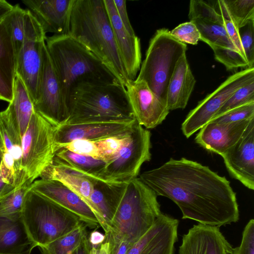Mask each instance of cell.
Instances as JSON below:
<instances>
[{"mask_svg":"<svg viewBox=\"0 0 254 254\" xmlns=\"http://www.w3.org/2000/svg\"><path fill=\"white\" fill-rule=\"evenodd\" d=\"M139 178L158 196L176 203L183 219L219 227L239 220L236 194L230 182L196 161L171 158Z\"/></svg>","mask_w":254,"mask_h":254,"instance_id":"6da1fadb","label":"cell"},{"mask_svg":"<svg viewBox=\"0 0 254 254\" xmlns=\"http://www.w3.org/2000/svg\"><path fill=\"white\" fill-rule=\"evenodd\" d=\"M114 186L116 207L104 241L109 243L110 251L122 240L134 244L162 213L158 195L139 178Z\"/></svg>","mask_w":254,"mask_h":254,"instance_id":"7a4b0ae2","label":"cell"},{"mask_svg":"<svg viewBox=\"0 0 254 254\" xmlns=\"http://www.w3.org/2000/svg\"><path fill=\"white\" fill-rule=\"evenodd\" d=\"M68 35L93 53L125 86L128 78L104 0H74Z\"/></svg>","mask_w":254,"mask_h":254,"instance_id":"3957f363","label":"cell"},{"mask_svg":"<svg viewBox=\"0 0 254 254\" xmlns=\"http://www.w3.org/2000/svg\"><path fill=\"white\" fill-rule=\"evenodd\" d=\"M46 45L68 108L70 91L78 83L121 82L93 53L69 35L47 37Z\"/></svg>","mask_w":254,"mask_h":254,"instance_id":"277c9868","label":"cell"},{"mask_svg":"<svg viewBox=\"0 0 254 254\" xmlns=\"http://www.w3.org/2000/svg\"><path fill=\"white\" fill-rule=\"evenodd\" d=\"M65 124L135 119L121 82H84L71 90Z\"/></svg>","mask_w":254,"mask_h":254,"instance_id":"5b68a950","label":"cell"},{"mask_svg":"<svg viewBox=\"0 0 254 254\" xmlns=\"http://www.w3.org/2000/svg\"><path fill=\"white\" fill-rule=\"evenodd\" d=\"M21 219L30 240L38 247L66 234L82 222L75 214L31 189L25 197Z\"/></svg>","mask_w":254,"mask_h":254,"instance_id":"8992f818","label":"cell"},{"mask_svg":"<svg viewBox=\"0 0 254 254\" xmlns=\"http://www.w3.org/2000/svg\"><path fill=\"white\" fill-rule=\"evenodd\" d=\"M187 46L170 34L166 28L157 30L151 39L145 58L135 79L144 81L150 90L166 104L168 86Z\"/></svg>","mask_w":254,"mask_h":254,"instance_id":"52a82bcc","label":"cell"},{"mask_svg":"<svg viewBox=\"0 0 254 254\" xmlns=\"http://www.w3.org/2000/svg\"><path fill=\"white\" fill-rule=\"evenodd\" d=\"M55 130V127L35 110L22 137L21 187L31 185L52 164L56 151Z\"/></svg>","mask_w":254,"mask_h":254,"instance_id":"ba28073f","label":"cell"},{"mask_svg":"<svg viewBox=\"0 0 254 254\" xmlns=\"http://www.w3.org/2000/svg\"><path fill=\"white\" fill-rule=\"evenodd\" d=\"M151 133L136 120L127 142L106 162L98 180L124 183L137 178L142 164L151 158Z\"/></svg>","mask_w":254,"mask_h":254,"instance_id":"9c48e42d","label":"cell"},{"mask_svg":"<svg viewBox=\"0 0 254 254\" xmlns=\"http://www.w3.org/2000/svg\"><path fill=\"white\" fill-rule=\"evenodd\" d=\"M46 34L31 12L26 9L24 38L16 57V74L25 84L34 104L39 93L43 50Z\"/></svg>","mask_w":254,"mask_h":254,"instance_id":"30bf717a","label":"cell"},{"mask_svg":"<svg viewBox=\"0 0 254 254\" xmlns=\"http://www.w3.org/2000/svg\"><path fill=\"white\" fill-rule=\"evenodd\" d=\"M254 80V67L244 69L228 77L189 112L181 126L184 135L189 138L209 123L237 89Z\"/></svg>","mask_w":254,"mask_h":254,"instance_id":"8fae6325","label":"cell"},{"mask_svg":"<svg viewBox=\"0 0 254 254\" xmlns=\"http://www.w3.org/2000/svg\"><path fill=\"white\" fill-rule=\"evenodd\" d=\"M34 107L55 127L64 124L68 118V108L46 44L43 50L38 96Z\"/></svg>","mask_w":254,"mask_h":254,"instance_id":"7c38bea8","label":"cell"},{"mask_svg":"<svg viewBox=\"0 0 254 254\" xmlns=\"http://www.w3.org/2000/svg\"><path fill=\"white\" fill-rule=\"evenodd\" d=\"M135 122L134 119L60 125L55 127V130L56 151L64 144L76 139L97 141L127 134L131 131Z\"/></svg>","mask_w":254,"mask_h":254,"instance_id":"4fadbf2b","label":"cell"},{"mask_svg":"<svg viewBox=\"0 0 254 254\" xmlns=\"http://www.w3.org/2000/svg\"><path fill=\"white\" fill-rule=\"evenodd\" d=\"M125 87L132 114L140 125L153 128L165 120L170 111L144 81L128 79Z\"/></svg>","mask_w":254,"mask_h":254,"instance_id":"5bb4252c","label":"cell"},{"mask_svg":"<svg viewBox=\"0 0 254 254\" xmlns=\"http://www.w3.org/2000/svg\"><path fill=\"white\" fill-rule=\"evenodd\" d=\"M0 134L3 143L0 163L2 181L15 189L21 187L22 138L8 111H0Z\"/></svg>","mask_w":254,"mask_h":254,"instance_id":"9a60e30c","label":"cell"},{"mask_svg":"<svg viewBox=\"0 0 254 254\" xmlns=\"http://www.w3.org/2000/svg\"><path fill=\"white\" fill-rule=\"evenodd\" d=\"M231 176L254 190V119L239 140L221 155Z\"/></svg>","mask_w":254,"mask_h":254,"instance_id":"2e32d148","label":"cell"},{"mask_svg":"<svg viewBox=\"0 0 254 254\" xmlns=\"http://www.w3.org/2000/svg\"><path fill=\"white\" fill-rule=\"evenodd\" d=\"M31 190L76 215L87 227L93 229L99 222L88 205L61 182L42 179L32 183Z\"/></svg>","mask_w":254,"mask_h":254,"instance_id":"e0dca14e","label":"cell"},{"mask_svg":"<svg viewBox=\"0 0 254 254\" xmlns=\"http://www.w3.org/2000/svg\"><path fill=\"white\" fill-rule=\"evenodd\" d=\"M189 18L198 29L200 40L210 47L230 48L238 52L229 38L222 15L210 4L203 0H190Z\"/></svg>","mask_w":254,"mask_h":254,"instance_id":"ac0fdd59","label":"cell"},{"mask_svg":"<svg viewBox=\"0 0 254 254\" xmlns=\"http://www.w3.org/2000/svg\"><path fill=\"white\" fill-rule=\"evenodd\" d=\"M179 221L162 213L127 254H174Z\"/></svg>","mask_w":254,"mask_h":254,"instance_id":"d6986e66","label":"cell"},{"mask_svg":"<svg viewBox=\"0 0 254 254\" xmlns=\"http://www.w3.org/2000/svg\"><path fill=\"white\" fill-rule=\"evenodd\" d=\"M231 244L220 227L200 223L193 225L185 234L179 254H233Z\"/></svg>","mask_w":254,"mask_h":254,"instance_id":"ffe728a7","label":"cell"},{"mask_svg":"<svg viewBox=\"0 0 254 254\" xmlns=\"http://www.w3.org/2000/svg\"><path fill=\"white\" fill-rule=\"evenodd\" d=\"M74 0H26L27 6L41 25L45 33L68 34Z\"/></svg>","mask_w":254,"mask_h":254,"instance_id":"44dd1931","label":"cell"},{"mask_svg":"<svg viewBox=\"0 0 254 254\" xmlns=\"http://www.w3.org/2000/svg\"><path fill=\"white\" fill-rule=\"evenodd\" d=\"M113 30L115 42L128 79L134 80L141 63L140 40L123 26L113 0H104Z\"/></svg>","mask_w":254,"mask_h":254,"instance_id":"7402d4cb","label":"cell"},{"mask_svg":"<svg viewBox=\"0 0 254 254\" xmlns=\"http://www.w3.org/2000/svg\"><path fill=\"white\" fill-rule=\"evenodd\" d=\"M253 119L228 124L210 121L199 130L195 142L206 150L221 155L239 140Z\"/></svg>","mask_w":254,"mask_h":254,"instance_id":"603a6c76","label":"cell"},{"mask_svg":"<svg viewBox=\"0 0 254 254\" xmlns=\"http://www.w3.org/2000/svg\"><path fill=\"white\" fill-rule=\"evenodd\" d=\"M16 58L8 24L0 21V100L10 102L16 76Z\"/></svg>","mask_w":254,"mask_h":254,"instance_id":"cb8c5ba5","label":"cell"},{"mask_svg":"<svg viewBox=\"0 0 254 254\" xmlns=\"http://www.w3.org/2000/svg\"><path fill=\"white\" fill-rule=\"evenodd\" d=\"M195 83L184 54L178 61L168 86L166 105L169 111L186 108Z\"/></svg>","mask_w":254,"mask_h":254,"instance_id":"d4e9b609","label":"cell"},{"mask_svg":"<svg viewBox=\"0 0 254 254\" xmlns=\"http://www.w3.org/2000/svg\"><path fill=\"white\" fill-rule=\"evenodd\" d=\"M35 247L27 233L21 215L0 216V254H19Z\"/></svg>","mask_w":254,"mask_h":254,"instance_id":"484cf974","label":"cell"},{"mask_svg":"<svg viewBox=\"0 0 254 254\" xmlns=\"http://www.w3.org/2000/svg\"><path fill=\"white\" fill-rule=\"evenodd\" d=\"M39 177L61 182L79 196L88 206L95 184L98 180L53 162Z\"/></svg>","mask_w":254,"mask_h":254,"instance_id":"4316f807","label":"cell"},{"mask_svg":"<svg viewBox=\"0 0 254 254\" xmlns=\"http://www.w3.org/2000/svg\"><path fill=\"white\" fill-rule=\"evenodd\" d=\"M116 203V195L112 184L97 180L90 196L89 206L105 234L110 231Z\"/></svg>","mask_w":254,"mask_h":254,"instance_id":"83f0119b","label":"cell"},{"mask_svg":"<svg viewBox=\"0 0 254 254\" xmlns=\"http://www.w3.org/2000/svg\"><path fill=\"white\" fill-rule=\"evenodd\" d=\"M6 109L13 119L22 138L35 109L25 84L16 74L14 82L13 97Z\"/></svg>","mask_w":254,"mask_h":254,"instance_id":"f1b7e54d","label":"cell"},{"mask_svg":"<svg viewBox=\"0 0 254 254\" xmlns=\"http://www.w3.org/2000/svg\"><path fill=\"white\" fill-rule=\"evenodd\" d=\"M53 162L98 180L106 164L103 160L75 153L64 147L56 151Z\"/></svg>","mask_w":254,"mask_h":254,"instance_id":"f546056e","label":"cell"},{"mask_svg":"<svg viewBox=\"0 0 254 254\" xmlns=\"http://www.w3.org/2000/svg\"><path fill=\"white\" fill-rule=\"evenodd\" d=\"M87 226L81 222L73 230L49 244L39 247L42 254H70L87 234Z\"/></svg>","mask_w":254,"mask_h":254,"instance_id":"4dcf8cb0","label":"cell"},{"mask_svg":"<svg viewBox=\"0 0 254 254\" xmlns=\"http://www.w3.org/2000/svg\"><path fill=\"white\" fill-rule=\"evenodd\" d=\"M222 1L239 29L254 20V0H222Z\"/></svg>","mask_w":254,"mask_h":254,"instance_id":"1f68e13d","label":"cell"},{"mask_svg":"<svg viewBox=\"0 0 254 254\" xmlns=\"http://www.w3.org/2000/svg\"><path fill=\"white\" fill-rule=\"evenodd\" d=\"M25 12L26 9H22L19 4H16L5 17L10 30L16 58L24 40Z\"/></svg>","mask_w":254,"mask_h":254,"instance_id":"d6a6232c","label":"cell"},{"mask_svg":"<svg viewBox=\"0 0 254 254\" xmlns=\"http://www.w3.org/2000/svg\"><path fill=\"white\" fill-rule=\"evenodd\" d=\"M31 185L24 184L0 199V216L21 215L25 197Z\"/></svg>","mask_w":254,"mask_h":254,"instance_id":"836d02e7","label":"cell"},{"mask_svg":"<svg viewBox=\"0 0 254 254\" xmlns=\"http://www.w3.org/2000/svg\"><path fill=\"white\" fill-rule=\"evenodd\" d=\"M251 102H254V80L237 89L225 102L213 118Z\"/></svg>","mask_w":254,"mask_h":254,"instance_id":"e575fe53","label":"cell"},{"mask_svg":"<svg viewBox=\"0 0 254 254\" xmlns=\"http://www.w3.org/2000/svg\"><path fill=\"white\" fill-rule=\"evenodd\" d=\"M216 61L222 64L227 70L239 68H250L246 60L237 51L227 48L213 46L210 47Z\"/></svg>","mask_w":254,"mask_h":254,"instance_id":"d590c367","label":"cell"},{"mask_svg":"<svg viewBox=\"0 0 254 254\" xmlns=\"http://www.w3.org/2000/svg\"><path fill=\"white\" fill-rule=\"evenodd\" d=\"M131 132V131L123 135L110 137L95 141L99 150V159L105 162L111 160L127 142Z\"/></svg>","mask_w":254,"mask_h":254,"instance_id":"8d00e7d4","label":"cell"},{"mask_svg":"<svg viewBox=\"0 0 254 254\" xmlns=\"http://www.w3.org/2000/svg\"><path fill=\"white\" fill-rule=\"evenodd\" d=\"M254 118V102L232 109L213 118L210 121L218 124H228Z\"/></svg>","mask_w":254,"mask_h":254,"instance_id":"74e56055","label":"cell"},{"mask_svg":"<svg viewBox=\"0 0 254 254\" xmlns=\"http://www.w3.org/2000/svg\"><path fill=\"white\" fill-rule=\"evenodd\" d=\"M170 32L174 38L184 44L195 45L200 40L198 29L190 21L180 24Z\"/></svg>","mask_w":254,"mask_h":254,"instance_id":"f35d334b","label":"cell"},{"mask_svg":"<svg viewBox=\"0 0 254 254\" xmlns=\"http://www.w3.org/2000/svg\"><path fill=\"white\" fill-rule=\"evenodd\" d=\"M239 33L249 67H254V20L239 29Z\"/></svg>","mask_w":254,"mask_h":254,"instance_id":"ab89813d","label":"cell"},{"mask_svg":"<svg viewBox=\"0 0 254 254\" xmlns=\"http://www.w3.org/2000/svg\"><path fill=\"white\" fill-rule=\"evenodd\" d=\"M62 147L75 153L99 159V150L95 141L76 139L64 144L60 148Z\"/></svg>","mask_w":254,"mask_h":254,"instance_id":"60d3db41","label":"cell"},{"mask_svg":"<svg viewBox=\"0 0 254 254\" xmlns=\"http://www.w3.org/2000/svg\"><path fill=\"white\" fill-rule=\"evenodd\" d=\"M233 254H254V220L250 219L245 226L239 246L233 248Z\"/></svg>","mask_w":254,"mask_h":254,"instance_id":"b9f144b4","label":"cell"},{"mask_svg":"<svg viewBox=\"0 0 254 254\" xmlns=\"http://www.w3.org/2000/svg\"><path fill=\"white\" fill-rule=\"evenodd\" d=\"M113 0L118 15L123 26L129 34L132 35H135L128 16L126 1L124 0Z\"/></svg>","mask_w":254,"mask_h":254,"instance_id":"7bdbcfd3","label":"cell"},{"mask_svg":"<svg viewBox=\"0 0 254 254\" xmlns=\"http://www.w3.org/2000/svg\"><path fill=\"white\" fill-rule=\"evenodd\" d=\"M3 154V143L1 135L0 134V163L2 158ZM15 189V188L11 186L4 183L1 179L0 169V199L5 195L11 193Z\"/></svg>","mask_w":254,"mask_h":254,"instance_id":"ee69618b","label":"cell"},{"mask_svg":"<svg viewBox=\"0 0 254 254\" xmlns=\"http://www.w3.org/2000/svg\"><path fill=\"white\" fill-rule=\"evenodd\" d=\"M134 244L127 241H121L110 251V254H127Z\"/></svg>","mask_w":254,"mask_h":254,"instance_id":"f6af8a7d","label":"cell"},{"mask_svg":"<svg viewBox=\"0 0 254 254\" xmlns=\"http://www.w3.org/2000/svg\"><path fill=\"white\" fill-rule=\"evenodd\" d=\"M88 238L91 247H97L105 241V235L97 230H94L90 233Z\"/></svg>","mask_w":254,"mask_h":254,"instance_id":"bcb514c9","label":"cell"},{"mask_svg":"<svg viewBox=\"0 0 254 254\" xmlns=\"http://www.w3.org/2000/svg\"><path fill=\"white\" fill-rule=\"evenodd\" d=\"M88 234L84 236L80 244L70 254H89L91 246L88 241Z\"/></svg>","mask_w":254,"mask_h":254,"instance_id":"7dc6e473","label":"cell"},{"mask_svg":"<svg viewBox=\"0 0 254 254\" xmlns=\"http://www.w3.org/2000/svg\"><path fill=\"white\" fill-rule=\"evenodd\" d=\"M89 254H110L109 243L104 242L97 247H91Z\"/></svg>","mask_w":254,"mask_h":254,"instance_id":"c3c4849f","label":"cell"},{"mask_svg":"<svg viewBox=\"0 0 254 254\" xmlns=\"http://www.w3.org/2000/svg\"><path fill=\"white\" fill-rule=\"evenodd\" d=\"M13 5L4 0H0V21L3 20L11 11Z\"/></svg>","mask_w":254,"mask_h":254,"instance_id":"681fc988","label":"cell"},{"mask_svg":"<svg viewBox=\"0 0 254 254\" xmlns=\"http://www.w3.org/2000/svg\"><path fill=\"white\" fill-rule=\"evenodd\" d=\"M33 249V248H31L27 250V251L19 254H31Z\"/></svg>","mask_w":254,"mask_h":254,"instance_id":"f907efd6","label":"cell"}]
</instances>
